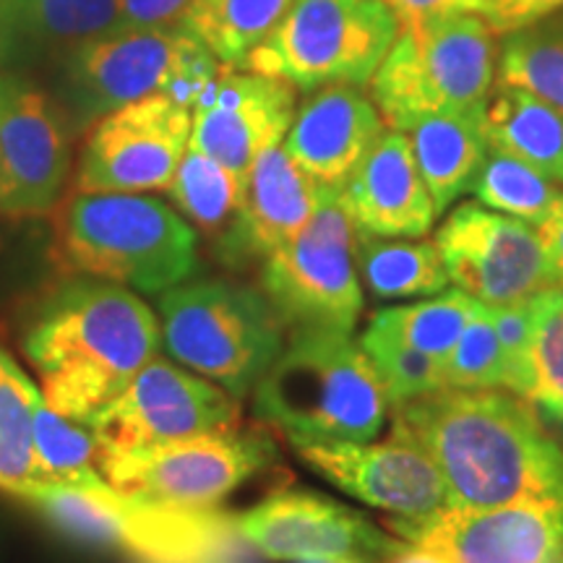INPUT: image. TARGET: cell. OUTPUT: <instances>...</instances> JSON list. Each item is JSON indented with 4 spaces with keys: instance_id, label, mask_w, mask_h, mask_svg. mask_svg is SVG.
<instances>
[{
    "instance_id": "obj_2",
    "label": "cell",
    "mask_w": 563,
    "mask_h": 563,
    "mask_svg": "<svg viewBox=\"0 0 563 563\" xmlns=\"http://www.w3.org/2000/svg\"><path fill=\"white\" fill-rule=\"evenodd\" d=\"M154 311L129 287L68 279L40 302L21 350L53 410L87 426L159 352Z\"/></svg>"
},
{
    "instance_id": "obj_32",
    "label": "cell",
    "mask_w": 563,
    "mask_h": 563,
    "mask_svg": "<svg viewBox=\"0 0 563 563\" xmlns=\"http://www.w3.org/2000/svg\"><path fill=\"white\" fill-rule=\"evenodd\" d=\"M467 194L483 207L538 228L561 201L563 186L527 162L490 150Z\"/></svg>"
},
{
    "instance_id": "obj_37",
    "label": "cell",
    "mask_w": 563,
    "mask_h": 563,
    "mask_svg": "<svg viewBox=\"0 0 563 563\" xmlns=\"http://www.w3.org/2000/svg\"><path fill=\"white\" fill-rule=\"evenodd\" d=\"M493 329L504 357V391L527 399L530 394V352L534 313L532 302H511V306H488Z\"/></svg>"
},
{
    "instance_id": "obj_23",
    "label": "cell",
    "mask_w": 563,
    "mask_h": 563,
    "mask_svg": "<svg viewBox=\"0 0 563 563\" xmlns=\"http://www.w3.org/2000/svg\"><path fill=\"white\" fill-rule=\"evenodd\" d=\"M115 24V0H0V70L60 60Z\"/></svg>"
},
{
    "instance_id": "obj_13",
    "label": "cell",
    "mask_w": 563,
    "mask_h": 563,
    "mask_svg": "<svg viewBox=\"0 0 563 563\" xmlns=\"http://www.w3.org/2000/svg\"><path fill=\"white\" fill-rule=\"evenodd\" d=\"M191 131L194 110L170 95H152L108 112L84 139L76 191H167Z\"/></svg>"
},
{
    "instance_id": "obj_7",
    "label": "cell",
    "mask_w": 563,
    "mask_h": 563,
    "mask_svg": "<svg viewBox=\"0 0 563 563\" xmlns=\"http://www.w3.org/2000/svg\"><path fill=\"white\" fill-rule=\"evenodd\" d=\"M157 319L167 355L238 402L249 397L287 344V327L258 287L188 279L159 292Z\"/></svg>"
},
{
    "instance_id": "obj_9",
    "label": "cell",
    "mask_w": 563,
    "mask_h": 563,
    "mask_svg": "<svg viewBox=\"0 0 563 563\" xmlns=\"http://www.w3.org/2000/svg\"><path fill=\"white\" fill-rule=\"evenodd\" d=\"M258 290L290 334L308 329L355 334L365 292L357 274V228L342 188L323 186L306 228L264 258Z\"/></svg>"
},
{
    "instance_id": "obj_21",
    "label": "cell",
    "mask_w": 563,
    "mask_h": 563,
    "mask_svg": "<svg viewBox=\"0 0 563 563\" xmlns=\"http://www.w3.org/2000/svg\"><path fill=\"white\" fill-rule=\"evenodd\" d=\"M384 131L386 123L368 91L355 84H327L295 110L282 144L319 186L344 188Z\"/></svg>"
},
{
    "instance_id": "obj_36",
    "label": "cell",
    "mask_w": 563,
    "mask_h": 563,
    "mask_svg": "<svg viewBox=\"0 0 563 563\" xmlns=\"http://www.w3.org/2000/svg\"><path fill=\"white\" fill-rule=\"evenodd\" d=\"M441 365L443 376H446V389H504L501 344L493 329L490 308L485 302H481L473 321L467 323V329Z\"/></svg>"
},
{
    "instance_id": "obj_29",
    "label": "cell",
    "mask_w": 563,
    "mask_h": 563,
    "mask_svg": "<svg viewBox=\"0 0 563 563\" xmlns=\"http://www.w3.org/2000/svg\"><path fill=\"white\" fill-rule=\"evenodd\" d=\"M501 40L496 81L530 91L563 115V11Z\"/></svg>"
},
{
    "instance_id": "obj_18",
    "label": "cell",
    "mask_w": 563,
    "mask_h": 563,
    "mask_svg": "<svg viewBox=\"0 0 563 563\" xmlns=\"http://www.w3.org/2000/svg\"><path fill=\"white\" fill-rule=\"evenodd\" d=\"M298 110L295 87L245 68H222L194 104L191 146L249 180L253 162L285 141Z\"/></svg>"
},
{
    "instance_id": "obj_19",
    "label": "cell",
    "mask_w": 563,
    "mask_h": 563,
    "mask_svg": "<svg viewBox=\"0 0 563 563\" xmlns=\"http://www.w3.org/2000/svg\"><path fill=\"white\" fill-rule=\"evenodd\" d=\"M133 563H256L235 517L131 501L112 490L108 545Z\"/></svg>"
},
{
    "instance_id": "obj_28",
    "label": "cell",
    "mask_w": 563,
    "mask_h": 563,
    "mask_svg": "<svg viewBox=\"0 0 563 563\" xmlns=\"http://www.w3.org/2000/svg\"><path fill=\"white\" fill-rule=\"evenodd\" d=\"M34 431V485H95L102 483L100 443L84 422L53 410L40 389L32 397ZM32 488V485H30Z\"/></svg>"
},
{
    "instance_id": "obj_15",
    "label": "cell",
    "mask_w": 563,
    "mask_h": 563,
    "mask_svg": "<svg viewBox=\"0 0 563 563\" xmlns=\"http://www.w3.org/2000/svg\"><path fill=\"white\" fill-rule=\"evenodd\" d=\"M394 532L449 563H563V498L443 506L428 517L394 519Z\"/></svg>"
},
{
    "instance_id": "obj_4",
    "label": "cell",
    "mask_w": 563,
    "mask_h": 563,
    "mask_svg": "<svg viewBox=\"0 0 563 563\" xmlns=\"http://www.w3.org/2000/svg\"><path fill=\"white\" fill-rule=\"evenodd\" d=\"M58 243L70 272L146 295L178 287L201 269L194 224L146 194L76 191L60 209Z\"/></svg>"
},
{
    "instance_id": "obj_17",
    "label": "cell",
    "mask_w": 563,
    "mask_h": 563,
    "mask_svg": "<svg viewBox=\"0 0 563 563\" xmlns=\"http://www.w3.org/2000/svg\"><path fill=\"white\" fill-rule=\"evenodd\" d=\"M235 527L253 551L272 561L300 563L340 555L389 561L405 548V540L391 538L363 514L319 493H274L251 511L238 514Z\"/></svg>"
},
{
    "instance_id": "obj_11",
    "label": "cell",
    "mask_w": 563,
    "mask_h": 563,
    "mask_svg": "<svg viewBox=\"0 0 563 563\" xmlns=\"http://www.w3.org/2000/svg\"><path fill=\"white\" fill-rule=\"evenodd\" d=\"M238 426L241 405L235 397L159 355L87 422L104 452H136Z\"/></svg>"
},
{
    "instance_id": "obj_22",
    "label": "cell",
    "mask_w": 563,
    "mask_h": 563,
    "mask_svg": "<svg viewBox=\"0 0 563 563\" xmlns=\"http://www.w3.org/2000/svg\"><path fill=\"white\" fill-rule=\"evenodd\" d=\"M342 199L355 228L378 238H426L439 220L410 136L397 129H386L365 154L344 183Z\"/></svg>"
},
{
    "instance_id": "obj_24",
    "label": "cell",
    "mask_w": 563,
    "mask_h": 563,
    "mask_svg": "<svg viewBox=\"0 0 563 563\" xmlns=\"http://www.w3.org/2000/svg\"><path fill=\"white\" fill-rule=\"evenodd\" d=\"M405 133L410 136L412 157L431 194L435 214L443 217L470 191L490 152L483 131V108L422 118Z\"/></svg>"
},
{
    "instance_id": "obj_26",
    "label": "cell",
    "mask_w": 563,
    "mask_h": 563,
    "mask_svg": "<svg viewBox=\"0 0 563 563\" xmlns=\"http://www.w3.org/2000/svg\"><path fill=\"white\" fill-rule=\"evenodd\" d=\"M357 274L373 300L431 298L452 287L439 249L426 238H378L357 230Z\"/></svg>"
},
{
    "instance_id": "obj_3",
    "label": "cell",
    "mask_w": 563,
    "mask_h": 563,
    "mask_svg": "<svg viewBox=\"0 0 563 563\" xmlns=\"http://www.w3.org/2000/svg\"><path fill=\"white\" fill-rule=\"evenodd\" d=\"M253 415L287 441H373L391 418L376 365L344 332H292L251 391Z\"/></svg>"
},
{
    "instance_id": "obj_14",
    "label": "cell",
    "mask_w": 563,
    "mask_h": 563,
    "mask_svg": "<svg viewBox=\"0 0 563 563\" xmlns=\"http://www.w3.org/2000/svg\"><path fill=\"white\" fill-rule=\"evenodd\" d=\"M70 175L68 118L16 70H0V211L42 217L58 207Z\"/></svg>"
},
{
    "instance_id": "obj_35",
    "label": "cell",
    "mask_w": 563,
    "mask_h": 563,
    "mask_svg": "<svg viewBox=\"0 0 563 563\" xmlns=\"http://www.w3.org/2000/svg\"><path fill=\"white\" fill-rule=\"evenodd\" d=\"M357 342H361L365 355L371 357V363L376 365L391 407L446 389L441 361L410 347L397 336L365 327Z\"/></svg>"
},
{
    "instance_id": "obj_41",
    "label": "cell",
    "mask_w": 563,
    "mask_h": 563,
    "mask_svg": "<svg viewBox=\"0 0 563 563\" xmlns=\"http://www.w3.org/2000/svg\"><path fill=\"white\" fill-rule=\"evenodd\" d=\"M538 235L545 245L548 264H551L553 272V285L563 287V196L551 214L538 224Z\"/></svg>"
},
{
    "instance_id": "obj_27",
    "label": "cell",
    "mask_w": 563,
    "mask_h": 563,
    "mask_svg": "<svg viewBox=\"0 0 563 563\" xmlns=\"http://www.w3.org/2000/svg\"><path fill=\"white\" fill-rule=\"evenodd\" d=\"M292 0H194L180 24L220 60L245 68L249 55L269 37Z\"/></svg>"
},
{
    "instance_id": "obj_34",
    "label": "cell",
    "mask_w": 563,
    "mask_h": 563,
    "mask_svg": "<svg viewBox=\"0 0 563 563\" xmlns=\"http://www.w3.org/2000/svg\"><path fill=\"white\" fill-rule=\"evenodd\" d=\"M532 302L534 332L527 402L563 426V287H548Z\"/></svg>"
},
{
    "instance_id": "obj_31",
    "label": "cell",
    "mask_w": 563,
    "mask_h": 563,
    "mask_svg": "<svg viewBox=\"0 0 563 563\" xmlns=\"http://www.w3.org/2000/svg\"><path fill=\"white\" fill-rule=\"evenodd\" d=\"M245 180L188 144L167 196L194 228L220 238L243 203Z\"/></svg>"
},
{
    "instance_id": "obj_5",
    "label": "cell",
    "mask_w": 563,
    "mask_h": 563,
    "mask_svg": "<svg viewBox=\"0 0 563 563\" xmlns=\"http://www.w3.org/2000/svg\"><path fill=\"white\" fill-rule=\"evenodd\" d=\"M498 34L483 13L402 21L371 79V100L386 129L483 108L496 87Z\"/></svg>"
},
{
    "instance_id": "obj_10",
    "label": "cell",
    "mask_w": 563,
    "mask_h": 563,
    "mask_svg": "<svg viewBox=\"0 0 563 563\" xmlns=\"http://www.w3.org/2000/svg\"><path fill=\"white\" fill-rule=\"evenodd\" d=\"M277 462V443L262 428H230L136 449H100L102 481L118 496L162 509H217L232 490Z\"/></svg>"
},
{
    "instance_id": "obj_20",
    "label": "cell",
    "mask_w": 563,
    "mask_h": 563,
    "mask_svg": "<svg viewBox=\"0 0 563 563\" xmlns=\"http://www.w3.org/2000/svg\"><path fill=\"white\" fill-rule=\"evenodd\" d=\"M321 191L323 186L300 170L285 144L266 150L253 162L241 209L217 243L222 262L235 269L262 264L306 228Z\"/></svg>"
},
{
    "instance_id": "obj_12",
    "label": "cell",
    "mask_w": 563,
    "mask_h": 563,
    "mask_svg": "<svg viewBox=\"0 0 563 563\" xmlns=\"http://www.w3.org/2000/svg\"><path fill=\"white\" fill-rule=\"evenodd\" d=\"M433 243L452 287L485 306L527 302L553 287L538 228L477 201L446 211L433 232Z\"/></svg>"
},
{
    "instance_id": "obj_33",
    "label": "cell",
    "mask_w": 563,
    "mask_h": 563,
    "mask_svg": "<svg viewBox=\"0 0 563 563\" xmlns=\"http://www.w3.org/2000/svg\"><path fill=\"white\" fill-rule=\"evenodd\" d=\"M34 386L0 347V485L21 490L37 481L34 467L32 397Z\"/></svg>"
},
{
    "instance_id": "obj_6",
    "label": "cell",
    "mask_w": 563,
    "mask_h": 563,
    "mask_svg": "<svg viewBox=\"0 0 563 563\" xmlns=\"http://www.w3.org/2000/svg\"><path fill=\"white\" fill-rule=\"evenodd\" d=\"M60 63V100L74 129H89L112 110L152 95H170L194 110L203 89L222 74L183 24L110 30L84 40Z\"/></svg>"
},
{
    "instance_id": "obj_40",
    "label": "cell",
    "mask_w": 563,
    "mask_h": 563,
    "mask_svg": "<svg viewBox=\"0 0 563 563\" xmlns=\"http://www.w3.org/2000/svg\"><path fill=\"white\" fill-rule=\"evenodd\" d=\"M399 21H418L446 13H481L483 0H386Z\"/></svg>"
},
{
    "instance_id": "obj_43",
    "label": "cell",
    "mask_w": 563,
    "mask_h": 563,
    "mask_svg": "<svg viewBox=\"0 0 563 563\" xmlns=\"http://www.w3.org/2000/svg\"><path fill=\"white\" fill-rule=\"evenodd\" d=\"M300 563H373V559H361V555H340V559H316Z\"/></svg>"
},
{
    "instance_id": "obj_30",
    "label": "cell",
    "mask_w": 563,
    "mask_h": 563,
    "mask_svg": "<svg viewBox=\"0 0 563 563\" xmlns=\"http://www.w3.org/2000/svg\"><path fill=\"white\" fill-rule=\"evenodd\" d=\"M477 308L481 302L462 292L460 287H446L431 298H418V302L378 308L371 313L368 327L397 336L410 347L443 363L467 323L473 321Z\"/></svg>"
},
{
    "instance_id": "obj_16",
    "label": "cell",
    "mask_w": 563,
    "mask_h": 563,
    "mask_svg": "<svg viewBox=\"0 0 563 563\" xmlns=\"http://www.w3.org/2000/svg\"><path fill=\"white\" fill-rule=\"evenodd\" d=\"M287 443L323 481L394 519L428 517L446 506V485L431 456L394 431L386 441Z\"/></svg>"
},
{
    "instance_id": "obj_1",
    "label": "cell",
    "mask_w": 563,
    "mask_h": 563,
    "mask_svg": "<svg viewBox=\"0 0 563 563\" xmlns=\"http://www.w3.org/2000/svg\"><path fill=\"white\" fill-rule=\"evenodd\" d=\"M391 431L431 456L452 509L563 498V446L504 389H441L391 407Z\"/></svg>"
},
{
    "instance_id": "obj_25",
    "label": "cell",
    "mask_w": 563,
    "mask_h": 563,
    "mask_svg": "<svg viewBox=\"0 0 563 563\" xmlns=\"http://www.w3.org/2000/svg\"><path fill=\"white\" fill-rule=\"evenodd\" d=\"M490 150L527 162L563 186V115L530 91L498 84L483 104Z\"/></svg>"
},
{
    "instance_id": "obj_8",
    "label": "cell",
    "mask_w": 563,
    "mask_h": 563,
    "mask_svg": "<svg viewBox=\"0 0 563 563\" xmlns=\"http://www.w3.org/2000/svg\"><path fill=\"white\" fill-rule=\"evenodd\" d=\"M397 11L386 0H292L269 37L245 60V70L319 89L365 87L397 40Z\"/></svg>"
},
{
    "instance_id": "obj_38",
    "label": "cell",
    "mask_w": 563,
    "mask_h": 563,
    "mask_svg": "<svg viewBox=\"0 0 563 563\" xmlns=\"http://www.w3.org/2000/svg\"><path fill=\"white\" fill-rule=\"evenodd\" d=\"M563 11V0H483V16L498 37Z\"/></svg>"
},
{
    "instance_id": "obj_39",
    "label": "cell",
    "mask_w": 563,
    "mask_h": 563,
    "mask_svg": "<svg viewBox=\"0 0 563 563\" xmlns=\"http://www.w3.org/2000/svg\"><path fill=\"white\" fill-rule=\"evenodd\" d=\"M194 0H115V30H152L175 26L186 16Z\"/></svg>"
},
{
    "instance_id": "obj_42",
    "label": "cell",
    "mask_w": 563,
    "mask_h": 563,
    "mask_svg": "<svg viewBox=\"0 0 563 563\" xmlns=\"http://www.w3.org/2000/svg\"><path fill=\"white\" fill-rule=\"evenodd\" d=\"M389 563H449V561H443L439 553L428 551V548L405 543L402 551H399L397 555H391Z\"/></svg>"
}]
</instances>
